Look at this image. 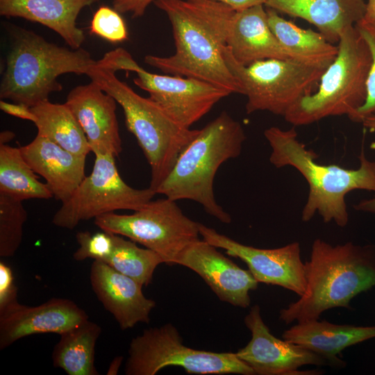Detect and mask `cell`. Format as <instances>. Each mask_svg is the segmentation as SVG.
<instances>
[{
    "instance_id": "cell-1",
    "label": "cell",
    "mask_w": 375,
    "mask_h": 375,
    "mask_svg": "<svg viewBox=\"0 0 375 375\" xmlns=\"http://www.w3.org/2000/svg\"><path fill=\"white\" fill-rule=\"evenodd\" d=\"M171 22L176 47L169 57L147 55L144 62L166 74L190 77L242 94L223 51L235 10L215 0H156Z\"/></svg>"
},
{
    "instance_id": "cell-2",
    "label": "cell",
    "mask_w": 375,
    "mask_h": 375,
    "mask_svg": "<svg viewBox=\"0 0 375 375\" xmlns=\"http://www.w3.org/2000/svg\"><path fill=\"white\" fill-rule=\"evenodd\" d=\"M304 266L305 293L279 312L280 319L286 324L319 319L331 308H350L353 297L375 286L373 246L351 242L333 245L317 238Z\"/></svg>"
},
{
    "instance_id": "cell-3",
    "label": "cell",
    "mask_w": 375,
    "mask_h": 375,
    "mask_svg": "<svg viewBox=\"0 0 375 375\" xmlns=\"http://www.w3.org/2000/svg\"><path fill=\"white\" fill-rule=\"evenodd\" d=\"M265 137L270 147V162L276 167H292L308 185L307 201L301 212L304 222L316 213L325 223L334 222L344 227L349 222L346 195L354 190L375 191V161L368 160L363 149L358 169L317 161V154L297 138L294 127L284 130L276 126L267 128Z\"/></svg>"
},
{
    "instance_id": "cell-4",
    "label": "cell",
    "mask_w": 375,
    "mask_h": 375,
    "mask_svg": "<svg viewBox=\"0 0 375 375\" xmlns=\"http://www.w3.org/2000/svg\"><path fill=\"white\" fill-rule=\"evenodd\" d=\"M245 140L241 124L227 112H222L199 129L156 189V194L174 201H194L210 215L223 223H231L230 215L216 201L213 183L222 164L241 153Z\"/></svg>"
},
{
    "instance_id": "cell-5",
    "label": "cell",
    "mask_w": 375,
    "mask_h": 375,
    "mask_svg": "<svg viewBox=\"0 0 375 375\" xmlns=\"http://www.w3.org/2000/svg\"><path fill=\"white\" fill-rule=\"evenodd\" d=\"M115 72L100 59L89 67L85 75L122 106L126 128L151 167L149 188L156 191L199 130L181 126L149 97L139 95L119 80Z\"/></svg>"
},
{
    "instance_id": "cell-6",
    "label": "cell",
    "mask_w": 375,
    "mask_h": 375,
    "mask_svg": "<svg viewBox=\"0 0 375 375\" xmlns=\"http://www.w3.org/2000/svg\"><path fill=\"white\" fill-rule=\"evenodd\" d=\"M84 49L70 50L46 40L37 33L16 30L6 57L0 85L1 99L33 107L62 90L58 76L85 74L95 62Z\"/></svg>"
},
{
    "instance_id": "cell-7",
    "label": "cell",
    "mask_w": 375,
    "mask_h": 375,
    "mask_svg": "<svg viewBox=\"0 0 375 375\" xmlns=\"http://www.w3.org/2000/svg\"><path fill=\"white\" fill-rule=\"evenodd\" d=\"M372 62L369 49L355 26L347 28L338 53L320 78L317 90L302 97L285 113L294 126L308 125L331 116L349 118L364 103Z\"/></svg>"
},
{
    "instance_id": "cell-8",
    "label": "cell",
    "mask_w": 375,
    "mask_h": 375,
    "mask_svg": "<svg viewBox=\"0 0 375 375\" xmlns=\"http://www.w3.org/2000/svg\"><path fill=\"white\" fill-rule=\"evenodd\" d=\"M226 63L247 98L246 112L268 111L284 117L300 99L313 93L330 64L301 59H266L248 66L236 61L230 49L223 51Z\"/></svg>"
},
{
    "instance_id": "cell-9",
    "label": "cell",
    "mask_w": 375,
    "mask_h": 375,
    "mask_svg": "<svg viewBox=\"0 0 375 375\" xmlns=\"http://www.w3.org/2000/svg\"><path fill=\"white\" fill-rule=\"evenodd\" d=\"M124 367L126 375H155L167 367L196 374H255L236 353L212 352L185 346L177 328L167 323L133 338Z\"/></svg>"
},
{
    "instance_id": "cell-10",
    "label": "cell",
    "mask_w": 375,
    "mask_h": 375,
    "mask_svg": "<svg viewBox=\"0 0 375 375\" xmlns=\"http://www.w3.org/2000/svg\"><path fill=\"white\" fill-rule=\"evenodd\" d=\"M94 224L154 251L169 265L201 236L199 223L187 217L176 201L165 197L151 200L130 215H102L94 219Z\"/></svg>"
},
{
    "instance_id": "cell-11",
    "label": "cell",
    "mask_w": 375,
    "mask_h": 375,
    "mask_svg": "<svg viewBox=\"0 0 375 375\" xmlns=\"http://www.w3.org/2000/svg\"><path fill=\"white\" fill-rule=\"evenodd\" d=\"M156 194L150 188L135 189L120 176L112 155H95L93 169L56 212L52 223L74 229L81 222L118 210L136 211Z\"/></svg>"
},
{
    "instance_id": "cell-12",
    "label": "cell",
    "mask_w": 375,
    "mask_h": 375,
    "mask_svg": "<svg viewBox=\"0 0 375 375\" xmlns=\"http://www.w3.org/2000/svg\"><path fill=\"white\" fill-rule=\"evenodd\" d=\"M134 83L149 94L167 114L181 126L190 128L222 99L231 93L208 82L178 75L150 73L138 63Z\"/></svg>"
},
{
    "instance_id": "cell-13",
    "label": "cell",
    "mask_w": 375,
    "mask_h": 375,
    "mask_svg": "<svg viewBox=\"0 0 375 375\" xmlns=\"http://www.w3.org/2000/svg\"><path fill=\"white\" fill-rule=\"evenodd\" d=\"M199 233L207 242L244 262L258 283L278 285L299 296L305 293V266L299 242L275 249H260L240 243L201 223Z\"/></svg>"
},
{
    "instance_id": "cell-14",
    "label": "cell",
    "mask_w": 375,
    "mask_h": 375,
    "mask_svg": "<svg viewBox=\"0 0 375 375\" xmlns=\"http://www.w3.org/2000/svg\"><path fill=\"white\" fill-rule=\"evenodd\" d=\"M244 324L251 331V338L236 355L253 369L255 374H299L301 372L297 369L303 365H330L318 354L272 335L262 318L258 305L251 307Z\"/></svg>"
},
{
    "instance_id": "cell-15",
    "label": "cell",
    "mask_w": 375,
    "mask_h": 375,
    "mask_svg": "<svg viewBox=\"0 0 375 375\" xmlns=\"http://www.w3.org/2000/svg\"><path fill=\"white\" fill-rule=\"evenodd\" d=\"M174 264L195 272L221 301L234 306H249V292L259 283L249 270L240 267L204 240L189 245Z\"/></svg>"
},
{
    "instance_id": "cell-16",
    "label": "cell",
    "mask_w": 375,
    "mask_h": 375,
    "mask_svg": "<svg viewBox=\"0 0 375 375\" xmlns=\"http://www.w3.org/2000/svg\"><path fill=\"white\" fill-rule=\"evenodd\" d=\"M88 319L84 310L67 299L52 298L35 306L17 301L0 310V349L32 335H60Z\"/></svg>"
},
{
    "instance_id": "cell-17",
    "label": "cell",
    "mask_w": 375,
    "mask_h": 375,
    "mask_svg": "<svg viewBox=\"0 0 375 375\" xmlns=\"http://www.w3.org/2000/svg\"><path fill=\"white\" fill-rule=\"evenodd\" d=\"M65 104L73 112L88 140L91 151L118 157L122 140L117 119V101L96 83L74 88Z\"/></svg>"
},
{
    "instance_id": "cell-18",
    "label": "cell",
    "mask_w": 375,
    "mask_h": 375,
    "mask_svg": "<svg viewBox=\"0 0 375 375\" xmlns=\"http://www.w3.org/2000/svg\"><path fill=\"white\" fill-rule=\"evenodd\" d=\"M90 280L99 301L113 316L121 329L149 322L156 302L144 296L143 285L140 283L100 260L92 263Z\"/></svg>"
},
{
    "instance_id": "cell-19",
    "label": "cell",
    "mask_w": 375,
    "mask_h": 375,
    "mask_svg": "<svg viewBox=\"0 0 375 375\" xmlns=\"http://www.w3.org/2000/svg\"><path fill=\"white\" fill-rule=\"evenodd\" d=\"M263 6L258 4L235 11L226 38V46L234 58L244 66L272 58L303 60L278 40L269 26Z\"/></svg>"
},
{
    "instance_id": "cell-20",
    "label": "cell",
    "mask_w": 375,
    "mask_h": 375,
    "mask_svg": "<svg viewBox=\"0 0 375 375\" xmlns=\"http://www.w3.org/2000/svg\"><path fill=\"white\" fill-rule=\"evenodd\" d=\"M20 150L33 170L44 178L53 197L61 202L72 195L85 177L87 156L65 150L47 138L37 135Z\"/></svg>"
},
{
    "instance_id": "cell-21",
    "label": "cell",
    "mask_w": 375,
    "mask_h": 375,
    "mask_svg": "<svg viewBox=\"0 0 375 375\" xmlns=\"http://www.w3.org/2000/svg\"><path fill=\"white\" fill-rule=\"evenodd\" d=\"M266 7L315 26L331 43H338L349 27L363 19L365 0H266Z\"/></svg>"
},
{
    "instance_id": "cell-22",
    "label": "cell",
    "mask_w": 375,
    "mask_h": 375,
    "mask_svg": "<svg viewBox=\"0 0 375 375\" xmlns=\"http://www.w3.org/2000/svg\"><path fill=\"white\" fill-rule=\"evenodd\" d=\"M99 0H0V15L40 23L57 33L72 49L85 40L76 25L83 8Z\"/></svg>"
},
{
    "instance_id": "cell-23",
    "label": "cell",
    "mask_w": 375,
    "mask_h": 375,
    "mask_svg": "<svg viewBox=\"0 0 375 375\" xmlns=\"http://www.w3.org/2000/svg\"><path fill=\"white\" fill-rule=\"evenodd\" d=\"M282 338L323 357L333 367H344L345 362L337 355L348 347L375 338V326L310 320L291 326L283 333Z\"/></svg>"
},
{
    "instance_id": "cell-24",
    "label": "cell",
    "mask_w": 375,
    "mask_h": 375,
    "mask_svg": "<svg viewBox=\"0 0 375 375\" xmlns=\"http://www.w3.org/2000/svg\"><path fill=\"white\" fill-rule=\"evenodd\" d=\"M101 333L100 326L88 319L60 334L51 353L53 366L68 375L99 374L94 365V353Z\"/></svg>"
},
{
    "instance_id": "cell-25",
    "label": "cell",
    "mask_w": 375,
    "mask_h": 375,
    "mask_svg": "<svg viewBox=\"0 0 375 375\" xmlns=\"http://www.w3.org/2000/svg\"><path fill=\"white\" fill-rule=\"evenodd\" d=\"M31 109L37 117L34 123L37 135L76 155L87 156L91 151L81 126L65 103H55L48 100Z\"/></svg>"
},
{
    "instance_id": "cell-26",
    "label": "cell",
    "mask_w": 375,
    "mask_h": 375,
    "mask_svg": "<svg viewBox=\"0 0 375 375\" xmlns=\"http://www.w3.org/2000/svg\"><path fill=\"white\" fill-rule=\"evenodd\" d=\"M269 26L280 43L300 58L315 63L331 64L338 53V46L329 42L319 31L303 29L266 8Z\"/></svg>"
},
{
    "instance_id": "cell-27",
    "label": "cell",
    "mask_w": 375,
    "mask_h": 375,
    "mask_svg": "<svg viewBox=\"0 0 375 375\" xmlns=\"http://www.w3.org/2000/svg\"><path fill=\"white\" fill-rule=\"evenodd\" d=\"M0 194L13 199H49L53 194L46 183L25 160L20 148L0 144Z\"/></svg>"
},
{
    "instance_id": "cell-28",
    "label": "cell",
    "mask_w": 375,
    "mask_h": 375,
    "mask_svg": "<svg viewBox=\"0 0 375 375\" xmlns=\"http://www.w3.org/2000/svg\"><path fill=\"white\" fill-rule=\"evenodd\" d=\"M103 262L143 286L151 283L156 267L165 263L154 251L139 247L136 242L116 234L112 253Z\"/></svg>"
},
{
    "instance_id": "cell-29",
    "label": "cell",
    "mask_w": 375,
    "mask_h": 375,
    "mask_svg": "<svg viewBox=\"0 0 375 375\" xmlns=\"http://www.w3.org/2000/svg\"><path fill=\"white\" fill-rule=\"evenodd\" d=\"M28 217L22 201L0 194V256L12 257L22 240Z\"/></svg>"
},
{
    "instance_id": "cell-30",
    "label": "cell",
    "mask_w": 375,
    "mask_h": 375,
    "mask_svg": "<svg viewBox=\"0 0 375 375\" xmlns=\"http://www.w3.org/2000/svg\"><path fill=\"white\" fill-rule=\"evenodd\" d=\"M355 26L367 43L372 56L365 101L349 117L353 122L361 123L365 117L375 114V23L367 22L361 19Z\"/></svg>"
},
{
    "instance_id": "cell-31",
    "label": "cell",
    "mask_w": 375,
    "mask_h": 375,
    "mask_svg": "<svg viewBox=\"0 0 375 375\" xmlns=\"http://www.w3.org/2000/svg\"><path fill=\"white\" fill-rule=\"evenodd\" d=\"M76 239L78 248L73 253V258L78 262L88 258L103 261L110 255L114 246V234L104 231L94 233L78 231Z\"/></svg>"
},
{
    "instance_id": "cell-32",
    "label": "cell",
    "mask_w": 375,
    "mask_h": 375,
    "mask_svg": "<svg viewBox=\"0 0 375 375\" xmlns=\"http://www.w3.org/2000/svg\"><path fill=\"white\" fill-rule=\"evenodd\" d=\"M90 33L112 43L123 42L128 38L127 28L120 13L105 6L99 7L94 14Z\"/></svg>"
},
{
    "instance_id": "cell-33",
    "label": "cell",
    "mask_w": 375,
    "mask_h": 375,
    "mask_svg": "<svg viewBox=\"0 0 375 375\" xmlns=\"http://www.w3.org/2000/svg\"><path fill=\"white\" fill-rule=\"evenodd\" d=\"M18 288L11 267L0 261V310L17 302Z\"/></svg>"
},
{
    "instance_id": "cell-34",
    "label": "cell",
    "mask_w": 375,
    "mask_h": 375,
    "mask_svg": "<svg viewBox=\"0 0 375 375\" xmlns=\"http://www.w3.org/2000/svg\"><path fill=\"white\" fill-rule=\"evenodd\" d=\"M156 0H117L113 1V8L119 13L131 12L133 17H139L144 14L147 8Z\"/></svg>"
},
{
    "instance_id": "cell-35",
    "label": "cell",
    "mask_w": 375,
    "mask_h": 375,
    "mask_svg": "<svg viewBox=\"0 0 375 375\" xmlns=\"http://www.w3.org/2000/svg\"><path fill=\"white\" fill-rule=\"evenodd\" d=\"M0 109L9 115L31 121L33 123L37 119L36 115L33 112L31 108L22 103H9L3 99H1Z\"/></svg>"
},
{
    "instance_id": "cell-36",
    "label": "cell",
    "mask_w": 375,
    "mask_h": 375,
    "mask_svg": "<svg viewBox=\"0 0 375 375\" xmlns=\"http://www.w3.org/2000/svg\"><path fill=\"white\" fill-rule=\"evenodd\" d=\"M222 2L231 7L235 10H241L249 7L263 4L265 5L266 0H215Z\"/></svg>"
},
{
    "instance_id": "cell-37",
    "label": "cell",
    "mask_w": 375,
    "mask_h": 375,
    "mask_svg": "<svg viewBox=\"0 0 375 375\" xmlns=\"http://www.w3.org/2000/svg\"><path fill=\"white\" fill-rule=\"evenodd\" d=\"M375 192V191H374ZM356 210L375 213V195L369 199H365L353 206Z\"/></svg>"
},
{
    "instance_id": "cell-38",
    "label": "cell",
    "mask_w": 375,
    "mask_h": 375,
    "mask_svg": "<svg viewBox=\"0 0 375 375\" xmlns=\"http://www.w3.org/2000/svg\"><path fill=\"white\" fill-rule=\"evenodd\" d=\"M362 20L375 23V0H368L366 3V10Z\"/></svg>"
},
{
    "instance_id": "cell-39",
    "label": "cell",
    "mask_w": 375,
    "mask_h": 375,
    "mask_svg": "<svg viewBox=\"0 0 375 375\" xmlns=\"http://www.w3.org/2000/svg\"><path fill=\"white\" fill-rule=\"evenodd\" d=\"M122 360V357L115 358V359L112 361L110 366L108 367L107 374L108 375L117 374L118 372L119 368L121 365Z\"/></svg>"
},
{
    "instance_id": "cell-40",
    "label": "cell",
    "mask_w": 375,
    "mask_h": 375,
    "mask_svg": "<svg viewBox=\"0 0 375 375\" xmlns=\"http://www.w3.org/2000/svg\"><path fill=\"white\" fill-rule=\"evenodd\" d=\"M361 123L365 128L375 130V114L365 117Z\"/></svg>"
},
{
    "instance_id": "cell-41",
    "label": "cell",
    "mask_w": 375,
    "mask_h": 375,
    "mask_svg": "<svg viewBox=\"0 0 375 375\" xmlns=\"http://www.w3.org/2000/svg\"><path fill=\"white\" fill-rule=\"evenodd\" d=\"M15 134L11 131H2L0 133V144H6L12 140Z\"/></svg>"
},
{
    "instance_id": "cell-42",
    "label": "cell",
    "mask_w": 375,
    "mask_h": 375,
    "mask_svg": "<svg viewBox=\"0 0 375 375\" xmlns=\"http://www.w3.org/2000/svg\"><path fill=\"white\" fill-rule=\"evenodd\" d=\"M117 1V0H112V1Z\"/></svg>"
}]
</instances>
